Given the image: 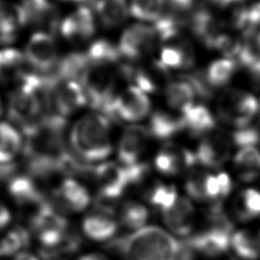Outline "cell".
Listing matches in <instances>:
<instances>
[{"label": "cell", "instance_id": "1", "mask_svg": "<svg viewBox=\"0 0 260 260\" xmlns=\"http://www.w3.org/2000/svg\"><path fill=\"white\" fill-rule=\"evenodd\" d=\"M65 125L63 117L45 116L37 124L22 130L25 135L24 155L34 175L48 177L69 169H78V164L64 143Z\"/></svg>", "mask_w": 260, "mask_h": 260}, {"label": "cell", "instance_id": "2", "mask_svg": "<svg viewBox=\"0 0 260 260\" xmlns=\"http://www.w3.org/2000/svg\"><path fill=\"white\" fill-rule=\"evenodd\" d=\"M110 119L104 114L90 113L80 118L70 132L74 152L86 161H101L112 151Z\"/></svg>", "mask_w": 260, "mask_h": 260}, {"label": "cell", "instance_id": "3", "mask_svg": "<svg viewBox=\"0 0 260 260\" xmlns=\"http://www.w3.org/2000/svg\"><path fill=\"white\" fill-rule=\"evenodd\" d=\"M122 252L124 260H178L180 245L169 232L145 225L129 235Z\"/></svg>", "mask_w": 260, "mask_h": 260}, {"label": "cell", "instance_id": "4", "mask_svg": "<svg viewBox=\"0 0 260 260\" xmlns=\"http://www.w3.org/2000/svg\"><path fill=\"white\" fill-rule=\"evenodd\" d=\"M149 201L158 208L165 224L173 234L186 236L191 232L194 207L188 197L180 195L172 186L158 184L150 191Z\"/></svg>", "mask_w": 260, "mask_h": 260}, {"label": "cell", "instance_id": "5", "mask_svg": "<svg viewBox=\"0 0 260 260\" xmlns=\"http://www.w3.org/2000/svg\"><path fill=\"white\" fill-rule=\"evenodd\" d=\"M259 109L258 99L253 93L239 88L224 90L216 103L217 117L233 129L249 126L259 114Z\"/></svg>", "mask_w": 260, "mask_h": 260}, {"label": "cell", "instance_id": "6", "mask_svg": "<svg viewBox=\"0 0 260 260\" xmlns=\"http://www.w3.org/2000/svg\"><path fill=\"white\" fill-rule=\"evenodd\" d=\"M87 103L103 113L115 99L116 75L110 65L89 64L80 76Z\"/></svg>", "mask_w": 260, "mask_h": 260}, {"label": "cell", "instance_id": "7", "mask_svg": "<svg viewBox=\"0 0 260 260\" xmlns=\"http://www.w3.org/2000/svg\"><path fill=\"white\" fill-rule=\"evenodd\" d=\"M185 189L189 199L202 203H213L231 192L232 180L226 173L192 170L187 176Z\"/></svg>", "mask_w": 260, "mask_h": 260}, {"label": "cell", "instance_id": "8", "mask_svg": "<svg viewBox=\"0 0 260 260\" xmlns=\"http://www.w3.org/2000/svg\"><path fill=\"white\" fill-rule=\"evenodd\" d=\"M8 103V118L22 130L37 124L42 118L43 106L35 87L26 81H19Z\"/></svg>", "mask_w": 260, "mask_h": 260}, {"label": "cell", "instance_id": "9", "mask_svg": "<svg viewBox=\"0 0 260 260\" xmlns=\"http://www.w3.org/2000/svg\"><path fill=\"white\" fill-rule=\"evenodd\" d=\"M86 103L85 92L80 82L55 77L50 91L49 108L46 116H60L65 118V116L71 115Z\"/></svg>", "mask_w": 260, "mask_h": 260}, {"label": "cell", "instance_id": "10", "mask_svg": "<svg viewBox=\"0 0 260 260\" xmlns=\"http://www.w3.org/2000/svg\"><path fill=\"white\" fill-rule=\"evenodd\" d=\"M150 110V101L146 92L135 85L116 95L104 115L109 119L135 122L145 118Z\"/></svg>", "mask_w": 260, "mask_h": 260}, {"label": "cell", "instance_id": "11", "mask_svg": "<svg viewBox=\"0 0 260 260\" xmlns=\"http://www.w3.org/2000/svg\"><path fill=\"white\" fill-rule=\"evenodd\" d=\"M32 229L39 242L47 248L60 245L66 237L67 222L48 205H42L32 218Z\"/></svg>", "mask_w": 260, "mask_h": 260}, {"label": "cell", "instance_id": "12", "mask_svg": "<svg viewBox=\"0 0 260 260\" xmlns=\"http://www.w3.org/2000/svg\"><path fill=\"white\" fill-rule=\"evenodd\" d=\"M93 177L100 195L107 199L120 197L132 183L128 170L112 161H106L96 166L93 170Z\"/></svg>", "mask_w": 260, "mask_h": 260}, {"label": "cell", "instance_id": "13", "mask_svg": "<svg viewBox=\"0 0 260 260\" xmlns=\"http://www.w3.org/2000/svg\"><path fill=\"white\" fill-rule=\"evenodd\" d=\"M233 146L229 133L213 130L200 141L195 152L196 160L207 168H219L230 158Z\"/></svg>", "mask_w": 260, "mask_h": 260}, {"label": "cell", "instance_id": "14", "mask_svg": "<svg viewBox=\"0 0 260 260\" xmlns=\"http://www.w3.org/2000/svg\"><path fill=\"white\" fill-rule=\"evenodd\" d=\"M156 41L157 35L153 26L134 24L124 30L118 50L122 57L135 60L149 52Z\"/></svg>", "mask_w": 260, "mask_h": 260}, {"label": "cell", "instance_id": "15", "mask_svg": "<svg viewBox=\"0 0 260 260\" xmlns=\"http://www.w3.org/2000/svg\"><path fill=\"white\" fill-rule=\"evenodd\" d=\"M24 58L41 71H48L57 65V47L52 36L42 31L34 34L26 45Z\"/></svg>", "mask_w": 260, "mask_h": 260}, {"label": "cell", "instance_id": "16", "mask_svg": "<svg viewBox=\"0 0 260 260\" xmlns=\"http://www.w3.org/2000/svg\"><path fill=\"white\" fill-rule=\"evenodd\" d=\"M148 137V129L143 126L132 125L124 130L118 147V158L121 166L131 168L140 164L139 157Z\"/></svg>", "mask_w": 260, "mask_h": 260}, {"label": "cell", "instance_id": "17", "mask_svg": "<svg viewBox=\"0 0 260 260\" xmlns=\"http://www.w3.org/2000/svg\"><path fill=\"white\" fill-rule=\"evenodd\" d=\"M195 153L175 144H167L154 158V166L165 175H176L195 164Z\"/></svg>", "mask_w": 260, "mask_h": 260}, {"label": "cell", "instance_id": "18", "mask_svg": "<svg viewBox=\"0 0 260 260\" xmlns=\"http://www.w3.org/2000/svg\"><path fill=\"white\" fill-rule=\"evenodd\" d=\"M60 31L69 40H83L91 37L94 32V19L91 10L86 6H80L61 21Z\"/></svg>", "mask_w": 260, "mask_h": 260}, {"label": "cell", "instance_id": "19", "mask_svg": "<svg viewBox=\"0 0 260 260\" xmlns=\"http://www.w3.org/2000/svg\"><path fill=\"white\" fill-rule=\"evenodd\" d=\"M28 23L23 5L0 1V44L13 42L20 26Z\"/></svg>", "mask_w": 260, "mask_h": 260}, {"label": "cell", "instance_id": "20", "mask_svg": "<svg viewBox=\"0 0 260 260\" xmlns=\"http://www.w3.org/2000/svg\"><path fill=\"white\" fill-rule=\"evenodd\" d=\"M233 168L240 181L250 183L260 177V149L257 146L238 148L233 157Z\"/></svg>", "mask_w": 260, "mask_h": 260}, {"label": "cell", "instance_id": "21", "mask_svg": "<svg viewBox=\"0 0 260 260\" xmlns=\"http://www.w3.org/2000/svg\"><path fill=\"white\" fill-rule=\"evenodd\" d=\"M57 196L66 209L75 212L84 210L90 203V195L87 189L81 183L71 178L64 179L60 183Z\"/></svg>", "mask_w": 260, "mask_h": 260}, {"label": "cell", "instance_id": "22", "mask_svg": "<svg viewBox=\"0 0 260 260\" xmlns=\"http://www.w3.org/2000/svg\"><path fill=\"white\" fill-rule=\"evenodd\" d=\"M234 217L241 221H252L260 217V191L255 188H245L239 191L232 202Z\"/></svg>", "mask_w": 260, "mask_h": 260}, {"label": "cell", "instance_id": "23", "mask_svg": "<svg viewBox=\"0 0 260 260\" xmlns=\"http://www.w3.org/2000/svg\"><path fill=\"white\" fill-rule=\"evenodd\" d=\"M230 248L241 260L260 258V234L248 229H241L230 236Z\"/></svg>", "mask_w": 260, "mask_h": 260}, {"label": "cell", "instance_id": "24", "mask_svg": "<svg viewBox=\"0 0 260 260\" xmlns=\"http://www.w3.org/2000/svg\"><path fill=\"white\" fill-rule=\"evenodd\" d=\"M118 225L114 217L105 212H93L86 215L82 221L84 235L94 241H106L117 232Z\"/></svg>", "mask_w": 260, "mask_h": 260}, {"label": "cell", "instance_id": "25", "mask_svg": "<svg viewBox=\"0 0 260 260\" xmlns=\"http://www.w3.org/2000/svg\"><path fill=\"white\" fill-rule=\"evenodd\" d=\"M182 117L184 129L194 136L208 134L215 128L214 116L205 106L193 105L182 114Z\"/></svg>", "mask_w": 260, "mask_h": 260}, {"label": "cell", "instance_id": "26", "mask_svg": "<svg viewBox=\"0 0 260 260\" xmlns=\"http://www.w3.org/2000/svg\"><path fill=\"white\" fill-rule=\"evenodd\" d=\"M147 129L149 134L157 139L172 138L184 130L183 117L166 111H156L151 115Z\"/></svg>", "mask_w": 260, "mask_h": 260}, {"label": "cell", "instance_id": "27", "mask_svg": "<svg viewBox=\"0 0 260 260\" xmlns=\"http://www.w3.org/2000/svg\"><path fill=\"white\" fill-rule=\"evenodd\" d=\"M193 247L208 256H217L230 248V236L224 230L211 229L196 236Z\"/></svg>", "mask_w": 260, "mask_h": 260}, {"label": "cell", "instance_id": "28", "mask_svg": "<svg viewBox=\"0 0 260 260\" xmlns=\"http://www.w3.org/2000/svg\"><path fill=\"white\" fill-rule=\"evenodd\" d=\"M195 91L191 84L182 77L181 80L170 82L166 88L168 105L181 113V115L194 105Z\"/></svg>", "mask_w": 260, "mask_h": 260}, {"label": "cell", "instance_id": "29", "mask_svg": "<svg viewBox=\"0 0 260 260\" xmlns=\"http://www.w3.org/2000/svg\"><path fill=\"white\" fill-rule=\"evenodd\" d=\"M8 191L11 197L21 205L41 203L40 190L35 181L27 176H17L10 179Z\"/></svg>", "mask_w": 260, "mask_h": 260}, {"label": "cell", "instance_id": "30", "mask_svg": "<svg viewBox=\"0 0 260 260\" xmlns=\"http://www.w3.org/2000/svg\"><path fill=\"white\" fill-rule=\"evenodd\" d=\"M238 70V64L235 59L222 57L211 62L205 73L209 85L214 89L226 85L234 77Z\"/></svg>", "mask_w": 260, "mask_h": 260}, {"label": "cell", "instance_id": "31", "mask_svg": "<svg viewBox=\"0 0 260 260\" xmlns=\"http://www.w3.org/2000/svg\"><path fill=\"white\" fill-rule=\"evenodd\" d=\"M24 56L16 49L0 50V81L19 80L24 73Z\"/></svg>", "mask_w": 260, "mask_h": 260}, {"label": "cell", "instance_id": "32", "mask_svg": "<svg viewBox=\"0 0 260 260\" xmlns=\"http://www.w3.org/2000/svg\"><path fill=\"white\" fill-rule=\"evenodd\" d=\"M94 4L101 21L108 27L121 24L127 17L126 0H95Z\"/></svg>", "mask_w": 260, "mask_h": 260}, {"label": "cell", "instance_id": "33", "mask_svg": "<svg viewBox=\"0 0 260 260\" xmlns=\"http://www.w3.org/2000/svg\"><path fill=\"white\" fill-rule=\"evenodd\" d=\"M85 53H71L57 63L54 76L58 79H72L80 77L89 65Z\"/></svg>", "mask_w": 260, "mask_h": 260}, {"label": "cell", "instance_id": "34", "mask_svg": "<svg viewBox=\"0 0 260 260\" xmlns=\"http://www.w3.org/2000/svg\"><path fill=\"white\" fill-rule=\"evenodd\" d=\"M21 147L18 131L6 122H0V164H10Z\"/></svg>", "mask_w": 260, "mask_h": 260}, {"label": "cell", "instance_id": "35", "mask_svg": "<svg viewBox=\"0 0 260 260\" xmlns=\"http://www.w3.org/2000/svg\"><path fill=\"white\" fill-rule=\"evenodd\" d=\"M119 219L125 228L135 232L146 225L148 210L143 204L137 201L128 200L120 207Z\"/></svg>", "mask_w": 260, "mask_h": 260}, {"label": "cell", "instance_id": "36", "mask_svg": "<svg viewBox=\"0 0 260 260\" xmlns=\"http://www.w3.org/2000/svg\"><path fill=\"white\" fill-rule=\"evenodd\" d=\"M85 54L90 64L111 65L121 57L118 47L104 39L93 42Z\"/></svg>", "mask_w": 260, "mask_h": 260}, {"label": "cell", "instance_id": "37", "mask_svg": "<svg viewBox=\"0 0 260 260\" xmlns=\"http://www.w3.org/2000/svg\"><path fill=\"white\" fill-rule=\"evenodd\" d=\"M165 9V0H131L132 16L146 21H156Z\"/></svg>", "mask_w": 260, "mask_h": 260}, {"label": "cell", "instance_id": "38", "mask_svg": "<svg viewBox=\"0 0 260 260\" xmlns=\"http://www.w3.org/2000/svg\"><path fill=\"white\" fill-rule=\"evenodd\" d=\"M234 25L246 32H252L260 25V1L248 7L236 10L234 14Z\"/></svg>", "mask_w": 260, "mask_h": 260}, {"label": "cell", "instance_id": "39", "mask_svg": "<svg viewBox=\"0 0 260 260\" xmlns=\"http://www.w3.org/2000/svg\"><path fill=\"white\" fill-rule=\"evenodd\" d=\"M229 135L233 145L238 148L257 146L260 142V130L251 125L244 128L233 129V131L229 132Z\"/></svg>", "mask_w": 260, "mask_h": 260}, {"label": "cell", "instance_id": "40", "mask_svg": "<svg viewBox=\"0 0 260 260\" xmlns=\"http://www.w3.org/2000/svg\"><path fill=\"white\" fill-rule=\"evenodd\" d=\"M26 242V234L21 230H14L8 233L0 241V257L21 252V248Z\"/></svg>", "mask_w": 260, "mask_h": 260}, {"label": "cell", "instance_id": "41", "mask_svg": "<svg viewBox=\"0 0 260 260\" xmlns=\"http://www.w3.org/2000/svg\"><path fill=\"white\" fill-rule=\"evenodd\" d=\"M183 78L191 84L197 95L201 96L202 99H209L212 96L213 88L207 82L204 72L195 71L183 76Z\"/></svg>", "mask_w": 260, "mask_h": 260}, {"label": "cell", "instance_id": "42", "mask_svg": "<svg viewBox=\"0 0 260 260\" xmlns=\"http://www.w3.org/2000/svg\"><path fill=\"white\" fill-rule=\"evenodd\" d=\"M15 171V166L13 162L10 164H0V181L11 176Z\"/></svg>", "mask_w": 260, "mask_h": 260}, {"label": "cell", "instance_id": "43", "mask_svg": "<svg viewBox=\"0 0 260 260\" xmlns=\"http://www.w3.org/2000/svg\"><path fill=\"white\" fill-rule=\"evenodd\" d=\"M10 221V212L7 207L0 202V229L7 225Z\"/></svg>", "mask_w": 260, "mask_h": 260}, {"label": "cell", "instance_id": "44", "mask_svg": "<svg viewBox=\"0 0 260 260\" xmlns=\"http://www.w3.org/2000/svg\"><path fill=\"white\" fill-rule=\"evenodd\" d=\"M13 260H39L38 257L29 252H19L15 255Z\"/></svg>", "mask_w": 260, "mask_h": 260}, {"label": "cell", "instance_id": "45", "mask_svg": "<svg viewBox=\"0 0 260 260\" xmlns=\"http://www.w3.org/2000/svg\"><path fill=\"white\" fill-rule=\"evenodd\" d=\"M213 4H215L216 6H219V7H226V6H230L232 4H235L237 2H240V1H243V0H210Z\"/></svg>", "mask_w": 260, "mask_h": 260}, {"label": "cell", "instance_id": "46", "mask_svg": "<svg viewBox=\"0 0 260 260\" xmlns=\"http://www.w3.org/2000/svg\"><path fill=\"white\" fill-rule=\"evenodd\" d=\"M78 260H108V259H107L105 256L101 255V254L92 253V254L84 255V256L80 257Z\"/></svg>", "mask_w": 260, "mask_h": 260}, {"label": "cell", "instance_id": "47", "mask_svg": "<svg viewBox=\"0 0 260 260\" xmlns=\"http://www.w3.org/2000/svg\"><path fill=\"white\" fill-rule=\"evenodd\" d=\"M255 42H256L257 48H258V50H259V52H260V31L258 32V35H257V37H256V39H255Z\"/></svg>", "mask_w": 260, "mask_h": 260}, {"label": "cell", "instance_id": "48", "mask_svg": "<svg viewBox=\"0 0 260 260\" xmlns=\"http://www.w3.org/2000/svg\"><path fill=\"white\" fill-rule=\"evenodd\" d=\"M72 1H79V2H90V1H94V0H72Z\"/></svg>", "mask_w": 260, "mask_h": 260}, {"label": "cell", "instance_id": "49", "mask_svg": "<svg viewBox=\"0 0 260 260\" xmlns=\"http://www.w3.org/2000/svg\"><path fill=\"white\" fill-rule=\"evenodd\" d=\"M1 112H2V109H1V104H0V115H1Z\"/></svg>", "mask_w": 260, "mask_h": 260}, {"label": "cell", "instance_id": "50", "mask_svg": "<svg viewBox=\"0 0 260 260\" xmlns=\"http://www.w3.org/2000/svg\"><path fill=\"white\" fill-rule=\"evenodd\" d=\"M259 113H260V109H259Z\"/></svg>", "mask_w": 260, "mask_h": 260}]
</instances>
